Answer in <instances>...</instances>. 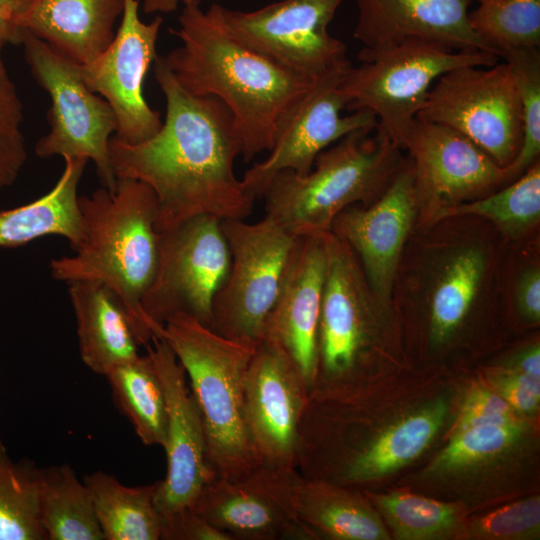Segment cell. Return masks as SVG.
<instances>
[{
    "instance_id": "ab89813d",
    "label": "cell",
    "mask_w": 540,
    "mask_h": 540,
    "mask_svg": "<svg viewBox=\"0 0 540 540\" xmlns=\"http://www.w3.org/2000/svg\"><path fill=\"white\" fill-rule=\"evenodd\" d=\"M161 539L232 540L228 534L211 525L191 509L163 522Z\"/></svg>"
},
{
    "instance_id": "ee69618b",
    "label": "cell",
    "mask_w": 540,
    "mask_h": 540,
    "mask_svg": "<svg viewBox=\"0 0 540 540\" xmlns=\"http://www.w3.org/2000/svg\"><path fill=\"white\" fill-rule=\"evenodd\" d=\"M181 0H143L145 14L171 13L178 9Z\"/></svg>"
},
{
    "instance_id": "484cf974",
    "label": "cell",
    "mask_w": 540,
    "mask_h": 540,
    "mask_svg": "<svg viewBox=\"0 0 540 540\" xmlns=\"http://www.w3.org/2000/svg\"><path fill=\"white\" fill-rule=\"evenodd\" d=\"M529 427L523 420L503 425H485L451 435L425 471L436 479L484 477L500 472L520 456L528 444Z\"/></svg>"
},
{
    "instance_id": "74e56055",
    "label": "cell",
    "mask_w": 540,
    "mask_h": 540,
    "mask_svg": "<svg viewBox=\"0 0 540 540\" xmlns=\"http://www.w3.org/2000/svg\"><path fill=\"white\" fill-rule=\"evenodd\" d=\"M495 391L477 387L468 393L452 434L485 425H503L521 420Z\"/></svg>"
},
{
    "instance_id": "2e32d148",
    "label": "cell",
    "mask_w": 540,
    "mask_h": 540,
    "mask_svg": "<svg viewBox=\"0 0 540 540\" xmlns=\"http://www.w3.org/2000/svg\"><path fill=\"white\" fill-rule=\"evenodd\" d=\"M309 391L277 345L260 341L244 383V418L262 466L296 469L298 429Z\"/></svg>"
},
{
    "instance_id": "44dd1931",
    "label": "cell",
    "mask_w": 540,
    "mask_h": 540,
    "mask_svg": "<svg viewBox=\"0 0 540 540\" xmlns=\"http://www.w3.org/2000/svg\"><path fill=\"white\" fill-rule=\"evenodd\" d=\"M472 0H356L353 37L365 49L410 39L434 41L455 50L493 53L469 23ZM494 54V53H493Z\"/></svg>"
},
{
    "instance_id": "f35d334b",
    "label": "cell",
    "mask_w": 540,
    "mask_h": 540,
    "mask_svg": "<svg viewBox=\"0 0 540 540\" xmlns=\"http://www.w3.org/2000/svg\"><path fill=\"white\" fill-rule=\"evenodd\" d=\"M495 391L519 415L536 413L540 404V378L502 368L489 375Z\"/></svg>"
},
{
    "instance_id": "4316f807",
    "label": "cell",
    "mask_w": 540,
    "mask_h": 540,
    "mask_svg": "<svg viewBox=\"0 0 540 540\" xmlns=\"http://www.w3.org/2000/svg\"><path fill=\"white\" fill-rule=\"evenodd\" d=\"M104 540H160L161 517L155 506L157 482L123 485L112 474L95 471L83 478Z\"/></svg>"
},
{
    "instance_id": "9c48e42d",
    "label": "cell",
    "mask_w": 540,
    "mask_h": 540,
    "mask_svg": "<svg viewBox=\"0 0 540 540\" xmlns=\"http://www.w3.org/2000/svg\"><path fill=\"white\" fill-rule=\"evenodd\" d=\"M221 226L231 262L214 298L209 327L223 337L257 345L297 237L267 215L255 223L225 219Z\"/></svg>"
},
{
    "instance_id": "5b68a950",
    "label": "cell",
    "mask_w": 540,
    "mask_h": 540,
    "mask_svg": "<svg viewBox=\"0 0 540 540\" xmlns=\"http://www.w3.org/2000/svg\"><path fill=\"white\" fill-rule=\"evenodd\" d=\"M349 133L323 150L310 172L277 174L262 198L266 215L294 237L331 231L347 207L374 202L404 163L397 147L377 127Z\"/></svg>"
},
{
    "instance_id": "cb8c5ba5",
    "label": "cell",
    "mask_w": 540,
    "mask_h": 540,
    "mask_svg": "<svg viewBox=\"0 0 540 540\" xmlns=\"http://www.w3.org/2000/svg\"><path fill=\"white\" fill-rule=\"evenodd\" d=\"M68 285L83 363L105 376L114 367L138 357L139 343L116 295L94 281Z\"/></svg>"
},
{
    "instance_id": "1f68e13d",
    "label": "cell",
    "mask_w": 540,
    "mask_h": 540,
    "mask_svg": "<svg viewBox=\"0 0 540 540\" xmlns=\"http://www.w3.org/2000/svg\"><path fill=\"white\" fill-rule=\"evenodd\" d=\"M364 493L396 539H444L456 536L463 524L460 509L451 503L402 491Z\"/></svg>"
},
{
    "instance_id": "d590c367",
    "label": "cell",
    "mask_w": 540,
    "mask_h": 540,
    "mask_svg": "<svg viewBox=\"0 0 540 540\" xmlns=\"http://www.w3.org/2000/svg\"><path fill=\"white\" fill-rule=\"evenodd\" d=\"M0 42V190L10 187L28 157L22 132L23 106L6 68Z\"/></svg>"
},
{
    "instance_id": "f6af8a7d",
    "label": "cell",
    "mask_w": 540,
    "mask_h": 540,
    "mask_svg": "<svg viewBox=\"0 0 540 540\" xmlns=\"http://www.w3.org/2000/svg\"><path fill=\"white\" fill-rule=\"evenodd\" d=\"M477 1L480 3V2H483V1H487V0H477Z\"/></svg>"
},
{
    "instance_id": "7a4b0ae2",
    "label": "cell",
    "mask_w": 540,
    "mask_h": 540,
    "mask_svg": "<svg viewBox=\"0 0 540 540\" xmlns=\"http://www.w3.org/2000/svg\"><path fill=\"white\" fill-rule=\"evenodd\" d=\"M181 45L162 56L179 85L220 100L231 112L245 163L272 147L278 123L315 79L301 76L240 43L203 10L181 0Z\"/></svg>"
},
{
    "instance_id": "277c9868",
    "label": "cell",
    "mask_w": 540,
    "mask_h": 540,
    "mask_svg": "<svg viewBox=\"0 0 540 540\" xmlns=\"http://www.w3.org/2000/svg\"><path fill=\"white\" fill-rule=\"evenodd\" d=\"M159 338L185 370L215 476L237 480L262 466L244 418V383L256 345L223 337L184 314L170 318Z\"/></svg>"
},
{
    "instance_id": "bcb514c9",
    "label": "cell",
    "mask_w": 540,
    "mask_h": 540,
    "mask_svg": "<svg viewBox=\"0 0 540 540\" xmlns=\"http://www.w3.org/2000/svg\"><path fill=\"white\" fill-rule=\"evenodd\" d=\"M1 438V437H0Z\"/></svg>"
},
{
    "instance_id": "30bf717a",
    "label": "cell",
    "mask_w": 540,
    "mask_h": 540,
    "mask_svg": "<svg viewBox=\"0 0 540 540\" xmlns=\"http://www.w3.org/2000/svg\"><path fill=\"white\" fill-rule=\"evenodd\" d=\"M230 262L221 219L216 216L198 215L159 232L156 273L142 299L155 338L178 314L210 326L213 301L226 281Z\"/></svg>"
},
{
    "instance_id": "f1b7e54d",
    "label": "cell",
    "mask_w": 540,
    "mask_h": 540,
    "mask_svg": "<svg viewBox=\"0 0 540 540\" xmlns=\"http://www.w3.org/2000/svg\"><path fill=\"white\" fill-rule=\"evenodd\" d=\"M104 377L116 408L129 420L140 441L147 446L164 447L167 402L149 354L114 367Z\"/></svg>"
},
{
    "instance_id": "e575fe53",
    "label": "cell",
    "mask_w": 540,
    "mask_h": 540,
    "mask_svg": "<svg viewBox=\"0 0 540 540\" xmlns=\"http://www.w3.org/2000/svg\"><path fill=\"white\" fill-rule=\"evenodd\" d=\"M510 65L522 107V142L518 154L505 168L507 181L515 180L538 161L540 154V53L523 48L505 53Z\"/></svg>"
},
{
    "instance_id": "52a82bcc",
    "label": "cell",
    "mask_w": 540,
    "mask_h": 540,
    "mask_svg": "<svg viewBox=\"0 0 540 540\" xmlns=\"http://www.w3.org/2000/svg\"><path fill=\"white\" fill-rule=\"evenodd\" d=\"M26 61L37 83L48 93L50 130L35 145L40 158L53 156L92 160L103 187L113 190L109 142L117 119L109 103L84 82L80 65L26 31L22 41Z\"/></svg>"
},
{
    "instance_id": "d6a6232c",
    "label": "cell",
    "mask_w": 540,
    "mask_h": 540,
    "mask_svg": "<svg viewBox=\"0 0 540 540\" xmlns=\"http://www.w3.org/2000/svg\"><path fill=\"white\" fill-rule=\"evenodd\" d=\"M467 214L491 220L510 236H519L534 227L540 218L539 161L500 191L434 213L436 219Z\"/></svg>"
},
{
    "instance_id": "603a6c76",
    "label": "cell",
    "mask_w": 540,
    "mask_h": 540,
    "mask_svg": "<svg viewBox=\"0 0 540 540\" xmlns=\"http://www.w3.org/2000/svg\"><path fill=\"white\" fill-rule=\"evenodd\" d=\"M124 0H31L21 20L24 30L84 65L112 42Z\"/></svg>"
},
{
    "instance_id": "4dcf8cb0",
    "label": "cell",
    "mask_w": 540,
    "mask_h": 540,
    "mask_svg": "<svg viewBox=\"0 0 540 540\" xmlns=\"http://www.w3.org/2000/svg\"><path fill=\"white\" fill-rule=\"evenodd\" d=\"M41 468L14 461L0 438V540H47L40 522Z\"/></svg>"
},
{
    "instance_id": "ba28073f",
    "label": "cell",
    "mask_w": 540,
    "mask_h": 540,
    "mask_svg": "<svg viewBox=\"0 0 540 540\" xmlns=\"http://www.w3.org/2000/svg\"><path fill=\"white\" fill-rule=\"evenodd\" d=\"M326 273L317 334L316 394L358 389L372 340L375 298L351 247L323 234Z\"/></svg>"
},
{
    "instance_id": "60d3db41",
    "label": "cell",
    "mask_w": 540,
    "mask_h": 540,
    "mask_svg": "<svg viewBox=\"0 0 540 540\" xmlns=\"http://www.w3.org/2000/svg\"><path fill=\"white\" fill-rule=\"evenodd\" d=\"M516 303L521 316L531 323L540 320V271L526 269L519 277L516 287Z\"/></svg>"
},
{
    "instance_id": "e0dca14e",
    "label": "cell",
    "mask_w": 540,
    "mask_h": 540,
    "mask_svg": "<svg viewBox=\"0 0 540 540\" xmlns=\"http://www.w3.org/2000/svg\"><path fill=\"white\" fill-rule=\"evenodd\" d=\"M419 206L433 214L506 182L498 165L470 139L442 124L416 118L405 140Z\"/></svg>"
},
{
    "instance_id": "6da1fadb",
    "label": "cell",
    "mask_w": 540,
    "mask_h": 540,
    "mask_svg": "<svg viewBox=\"0 0 540 540\" xmlns=\"http://www.w3.org/2000/svg\"><path fill=\"white\" fill-rule=\"evenodd\" d=\"M154 76L166 100L165 120L142 142L110 139L116 178L135 179L152 189L158 232L198 215L245 220L255 201L235 175L242 147L231 112L214 97L182 88L162 56L154 61Z\"/></svg>"
},
{
    "instance_id": "7c38bea8",
    "label": "cell",
    "mask_w": 540,
    "mask_h": 540,
    "mask_svg": "<svg viewBox=\"0 0 540 540\" xmlns=\"http://www.w3.org/2000/svg\"><path fill=\"white\" fill-rule=\"evenodd\" d=\"M343 0H280L253 11L212 3L206 13L228 35L309 79L350 63L328 26Z\"/></svg>"
},
{
    "instance_id": "d6986e66",
    "label": "cell",
    "mask_w": 540,
    "mask_h": 540,
    "mask_svg": "<svg viewBox=\"0 0 540 540\" xmlns=\"http://www.w3.org/2000/svg\"><path fill=\"white\" fill-rule=\"evenodd\" d=\"M419 207L410 163L368 206L352 205L333 221L331 232L361 261L367 284L379 302L389 298L399 257Z\"/></svg>"
},
{
    "instance_id": "83f0119b",
    "label": "cell",
    "mask_w": 540,
    "mask_h": 540,
    "mask_svg": "<svg viewBox=\"0 0 540 540\" xmlns=\"http://www.w3.org/2000/svg\"><path fill=\"white\" fill-rule=\"evenodd\" d=\"M39 514L47 540H104L91 494L69 464L41 468Z\"/></svg>"
},
{
    "instance_id": "7bdbcfd3",
    "label": "cell",
    "mask_w": 540,
    "mask_h": 540,
    "mask_svg": "<svg viewBox=\"0 0 540 540\" xmlns=\"http://www.w3.org/2000/svg\"><path fill=\"white\" fill-rule=\"evenodd\" d=\"M505 369L518 371L529 376L540 378V348L533 344L511 356L504 366Z\"/></svg>"
},
{
    "instance_id": "5bb4252c",
    "label": "cell",
    "mask_w": 540,
    "mask_h": 540,
    "mask_svg": "<svg viewBox=\"0 0 540 540\" xmlns=\"http://www.w3.org/2000/svg\"><path fill=\"white\" fill-rule=\"evenodd\" d=\"M139 0H124L120 25L109 46L91 62L80 65L86 85L104 98L117 119V139L139 143L161 128L160 113L143 95V84L155 61L163 18L149 23L139 17Z\"/></svg>"
},
{
    "instance_id": "ac0fdd59",
    "label": "cell",
    "mask_w": 540,
    "mask_h": 540,
    "mask_svg": "<svg viewBox=\"0 0 540 540\" xmlns=\"http://www.w3.org/2000/svg\"><path fill=\"white\" fill-rule=\"evenodd\" d=\"M293 470L260 466L237 480L214 477L190 509L232 540L316 539L288 507L286 484Z\"/></svg>"
},
{
    "instance_id": "8992f818",
    "label": "cell",
    "mask_w": 540,
    "mask_h": 540,
    "mask_svg": "<svg viewBox=\"0 0 540 540\" xmlns=\"http://www.w3.org/2000/svg\"><path fill=\"white\" fill-rule=\"evenodd\" d=\"M358 58L361 64L351 65L340 83L346 109L371 111L377 128L400 149L441 75L467 65H494L499 59L490 52L455 50L420 39L377 49L362 48Z\"/></svg>"
},
{
    "instance_id": "ffe728a7",
    "label": "cell",
    "mask_w": 540,
    "mask_h": 540,
    "mask_svg": "<svg viewBox=\"0 0 540 540\" xmlns=\"http://www.w3.org/2000/svg\"><path fill=\"white\" fill-rule=\"evenodd\" d=\"M326 273L323 235L297 237L262 340L280 347L309 394L316 372L317 334Z\"/></svg>"
},
{
    "instance_id": "836d02e7",
    "label": "cell",
    "mask_w": 540,
    "mask_h": 540,
    "mask_svg": "<svg viewBox=\"0 0 540 540\" xmlns=\"http://www.w3.org/2000/svg\"><path fill=\"white\" fill-rule=\"evenodd\" d=\"M474 32L499 58L540 46V0H487L469 12Z\"/></svg>"
},
{
    "instance_id": "9a60e30c",
    "label": "cell",
    "mask_w": 540,
    "mask_h": 540,
    "mask_svg": "<svg viewBox=\"0 0 540 540\" xmlns=\"http://www.w3.org/2000/svg\"><path fill=\"white\" fill-rule=\"evenodd\" d=\"M167 402V436L163 447L167 472L157 481L155 506L161 522L190 509L203 486L215 476L207 460L200 413L183 366L163 338L146 345Z\"/></svg>"
},
{
    "instance_id": "7402d4cb",
    "label": "cell",
    "mask_w": 540,
    "mask_h": 540,
    "mask_svg": "<svg viewBox=\"0 0 540 540\" xmlns=\"http://www.w3.org/2000/svg\"><path fill=\"white\" fill-rule=\"evenodd\" d=\"M286 498L292 514L316 539H390L382 517L358 489L307 479L295 469L287 479Z\"/></svg>"
},
{
    "instance_id": "4fadbf2b",
    "label": "cell",
    "mask_w": 540,
    "mask_h": 540,
    "mask_svg": "<svg viewBox=\"0 0 540 540\" xmlns=\"http://www.w3.org/2000/svg\"><path fill=\"white\" fill-rule=\"evenodd\" d=\"M350 66L348 63L316 78L284 113L269 155L255 162L241 179L251 199L261 198L280 172L305 175L323 150L351 132L377 127V119L369 110L342 115L347 100L340 90V83Z\"/></svg>"
},
{
    "instance_id": "8fae6325",
    "label": "cell",
    "mask_w": 540,
    "mask_h": 540,
    "mask_svg": "<svg viewBox=\"0 0 540 540\" xmlns=\"http://www.w3.org/2000/svg\"><path fill=\"white\" fill-rule=\"evenodd\" d=\"M417 118L461 133L501 167L513 161L522 142L521 101L506 61L444 73L431 87Z\"/></svg>"
},
{
    "instance_id": "b9f144b4",
    "label": "cell",
    "mask_w": 540,
    "mask_h": 540,
    "mask_svg": "<svg viewBox=\"0 0 540 540\" xmlns=\"http://www.w3.org/2000/svg\"><path fill=\"white\" fill-rule=\"evenodd\" d=\"M31 0H0V42L22 44L26 30L21 20Z\"/></svg>"
},
{
    "instance_id": "3957f363",
    "label": "cell",
    "mask_w": 540,
    "mask_h": 540,
    "mask_svg": "<svg viewBox=\"0 0 540 540\" xmlns=\"http://www.w3.org/2000/svg\"><path fill=\"white\" fill-rule=\"evenodd\" d=\"M78 201L82 239L74 255L51 260V276L106 286L122 304L139 345L146 346L155 338L142 309L158 264L155 194L141 181L118 178L113 190L99 188Z\"/></svg>"
},
{
    "instance_id": "8d00e7d4",
    "label": "cell",
    "mask_w": 540,
    "mask_h": 540,
    "mask_svg": "<svg viewBox=\"0 0 540 540\" xmlns=\"http://www.w3.org/2000/svg\"><path fill=\"white\" fill-rule=\"evenodd\" d=\"M540 535V498L515 501L462 524L456 536L465 539L532 540Z\"/></svg>"
},
{
    "instance_id": "f546056e",
    "label": "cell",
    "mask_w": 540,
    "mask_h": 540,
    "mask_svg": "<svg viewBox=\"0 0 540 540\" xmlns=\"http://www.w3.org/2000/svg\"><path fill=\"white\" fill-rule=\"evenodd\" d=\"M486 260L478 247L454 251L437 274L429 297L430 336L435 344L448 341L464 322L479 293Z\"/></svg>"
},
{
    "instance_id": "d4e9b609",
    "label": "cell",
    "mask_w": 540,
    "mask_h": 540,
    "mask_svg": "<svg viewBox=\"0 0 540 540\" xmlns=\"http://www.w3.org/2000/svg\"><path fill=\"white\" fill-rule=\"evenodd\" d=\"M63 172L46 194L11 209L0 210V247L23 246L38 238L56 235L74 250L82 239L78 186L88 162L65 157Z\"/></svg>"
}]
</instances>
